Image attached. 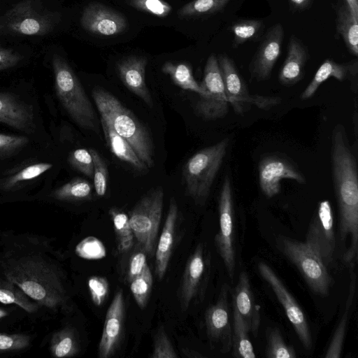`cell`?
Listing matches in <instances>:
<instances>
[{
  "mask_svg": "<svg viewBox=\"0 0 358 358\" xmlns=\"http://www.w3.org/2000/svg\"><path fill=\"white\" fill-rule=\"evenodd\" d=\"M136 244L133 233L117 238V249L120 255H124L132 250Z\"/></svg>",
  "mask_w": 358,
  "mask_h": 358,
  "instance_id": "50",
  "label": "cell"
},
{
  "mask_svg": "<svg viewBox=\"0 0 358 358\" xmlns=\"http://www.w3.org/2000/svg\"><path fill=\"white\" fill-rule=\"evenodd\" d=\"M0 302L16 304L28 313H34L38 309L36 303H32L18 286L7 279L0 280Z\"/></svg>",
  "mask_w": 358,
  "mask_h": 358,
  "instance_id": "34",
  "label": "cell"
},
{
  "mask_svg": "<svg viewBox=\"0 0 358 358\" xmlns=\"http://www.w3.org/2000/svg\"><path fill=\"white\" fill-rule=\"evenodd\" d=\"M250 329L235 308L233 307L232 355L238 358H255L253 345L249 337Z\"/></svg>",
  "mask_w": 358,
  "mask_h": 358,
  "instance_id": "27",
  "label": "cell"
},
{
  "mask_svg": "<svg viewBox=\"0 0 358 358\" xmlns=\"http://www.w3.org/2000/svg\"><path fill=\"white\" fill-rule=\"evenodd\" d=\"M219 231L215 236L217 252L233 280L236 268L234 210L232 186L228 176L224 179L218 199Z\"/></svg>",
  "mask_w": 358,
  "mask_h": 358,
  "instance_id": "11",
  "label": "cell"
},
{
  "mask_svg": "<svg viewBox=\"0 0 358 358\" xmlns=\"http://www.w3.org/2000/svg\"><path fill=\"white\" fill-rule=\"evenodd\" d=\"M92 96L100 114L115 132L132 147L140 159L150 169L155 166L154 144L151 135L140 120L113 94L95 87Z\"/></svg>",
  "mask_w": 358,
  "mask_h": 358,
  "instance_id": "3",
  "label": "cell"
},
{
  "mask_svg": "<svg viewBox=\"0 0 358 358\" xmlns=\"http://www.w3.org/2000/svg\"><path fill=\"white\" fill-rule=\"evenodd\" d=\"M332 178L337 200L341 238L350 237L344 260L354 265L358 251V172L356 157L351 150L342 124L335 125L331 134Z\"/></svg>",
  "mask_w": 358,
  "mask_h": 358,
  "instance_id": "1",
  "label": "cell"
},
{
  "mask_svg": "<svg viewBox=\"0 0 358 358\" xmlns=\"http://www.w3.org/2000/svg\"><path fill=\"white\" fill-rule=\"evenodd\" d=\"M336 29L350 52L357 57L358 21L353 17L345 3L341 5L338 10Z\"/></svg>",
  "mask_w": 358,
  "mask_h": 358,
  "instance_id": "28",
  "label": "cell"
},
{
  "mask_svg": "<svg viewBox=\"0 0 358 358\" xmlns=\"http://www.w3.org/2000/svg\"><path fill=\"white\" fill-rule=\"evenodd\" d=\"M59 20V13L48 10L39 0H22L0 14V35L45 36Z\"/></svg>",
  "mask_w": 358,
  "mask_h": 358,
  "instance_id": "6",
  "label": "cell"
},
{
  "mask_svg": "<svg viewBox=\"0 0 358 358\" xmlns=\"http://www.w3.org/2000/svg\"><path fill=\"white\" fill-rule=\"evenodd\" d=\"M131 7L153 15L164 17L172 11L171 6L164 0H127Z\"/></svg>",
  "mask_w": 358,
  "mask_h": 358,
  "instance_id": "43",
  "label": "cell"
},
{
  "mask_svg": "<svg viewBox=\"0 0 358 358\" xmlns=\"http://www.w3.org/2000/svg\"><path fill=\"white\" fill-rule=\"evenodd\" d=\"M22 59L23 56L15 50L0 45V71L16 66Z\"/></svg>",
  "mask_w": 358,
  "mask_h": 358,
  "instance_id": "49",
  "label": "cell"
},
{
  "mask_svg": "<svg viewBox=\"0 0 358 358\" xmlns=\"http://www.w3.org/2000/svg\"><path fill=\"white\" fill-rule=\"evenodd\" d=\"M231 0H193L180 8V18L198 17L222 10Z\"/></svg>",
  "mask_w": 358,
  "mask_h": 358,
  "instance_id": "35",
  "label": "cell"
},
{
  "mask_svg": "<svg viewBox=\"0 0 358 358\" xmlns=\"http://www.w3.org/2000/svg\"><path fill=\"white\" fill-rule=\"evenodd\" d=\"M260 275L270 285L276 298L283 307L285 313L295 330L301 344L309 350L312 346V338L306 317L293 296L283 282L266 263L258 264Z\"/></svg>",
  "mask_w": 358,
  "mask_h": 358,
  "instance_id": "13",
  "label": "cell"
},
{
  "mask_svg": "<svg viewBox=\"0 0 358 358\" xmlns=\"http://www.w3.org/2000/svg\"><path fill=\"white\" fill-rule=\"evenodd\" d=\"M327 266L333 261L336 248L334 216L331 203L323 200L318 204L308 229L305 242Z\"/></svg>",
  "mask_w": 358,
  "mask_h": 358,
  "instance_id": "14",
  "label": "cell"
},
{
  "mask_svg": "<svg viewBox=\"0 0 358 358\" xmlns=\"http://www.w3.org/2000/svg\"><path fill=\"white\" fill-rule=\"evenodd\" d=\"M50 350L56 357H71L78 353V343L73 329L65 327L55 332L51 339Z\"/></svg>",
  "mask_w": 358,
  "mask_h": 358,
  "instance_id": "32",
  "label": "cell"
},
{
  "mask_svg": "<svg viewBox=\"0 0 358 358\" xmlns=\"http://www.w3.org/2000/svg\"><path fill=\"white\" fill-rule=\"evenodd\" d=\"M52 166V164L45 162L29 165L7 178L3 187L4 189H10L19 182L36 178L50 169Z\"/></svg>",
  "mask_w": 358,
  "mask_h": 358,
  "instance_id": "39",
  "label": "cell"
},
{
  "mask_svg": "<svg viewBox=\"0 0 358 358\" xmlns=\"http://www.w3.org/2000/svg\"><path fill=\"white\" fill-rule=\"evenodd\" d=\"M178 218V204L176 199L172 197L169 201L167 215L155 252V274L159 280L164 277L172 255Z\"/></svg>",
  "mask_w": 358,
  "mask_h": 358,
  "instance_id": "23",
  "label": "cell"
},
{
  "mask_svg": "<svg viewBox=\"0 0 358 358\" xmlns=\"http://www.w3.org/2000/svg\"><path fill=\"white\" fill-rule=\"evenodd\" d=\"M8 315V313L6 310H5L2 308H0V319L7 316Z\"/></svg>",
  "mask_w": 358,
  "mask_h": 358,
  "instance_id": "54",
  "label": "cell"
},
{
  "mask_svg": "<svg viewBox=\"0 0 358 358\" xmlns=\"http://www.w3.org/2000/svg\"><path fill=\"white\" fill-rule=\"evenodd\" d=\"M52 65L56 94L65 110L80 127L99 133L96 112L72 68L57 54Z\"/></svg>",
  "mask_w": 358,
  "mask_h": 358,
  "instance_id": "4",
  "label": "cell"
},
{
  "mask_svg": "<svg viewBox=\"0 0 358 358\" xmlns=\"http://www.w3.org/2000/svg\"><path fill=\"white\" fill-rule=\"evenodd\" d=\"M258 178L260 189L268 198L279 194L282 179L306 183L305 177L297 166L287 157L278 155L265 156L259 161Z\"/></svg>",
  "mask_w": 358,
  "mask_h": 358,
  "instance_id": "15",
  "label": "cell"
},
{
  "mask_svg": "<svg viewBox=\"0 0 358 358\" xmlns=\"http://www.w3.org/2000/svg\"><path fill=\"white\" fill-rule=\"evenodd\" d=\"M109 215L113 223L117 238L132 233L129 216L120 209L113 207L109 210Z\"/></svg>",
  "mask_w": 358,
  "mask_h": 358,
  "instance_id": "48",
  "label": "cell"
},
{
  "mask_svg": "<svg viewBox=\"0 0 358 358\" xmlns=\"http://www.w3.org/2000/svg\"><path fill=\"white\" fill-rule=\"evenodd\" d=\"M313 0H287L290 7L296 10H301L308 8Z\"/></svg>",
  "mask_w": 358,
  "mask_h": 358,
  "instance_id": "51",
  "label": "cell"
},
{
  "mask_svg": "<svg viewBox=\"0 0 358 358\" xmlns=\"http://www.w3.org/2000/svg\"><path fill=\"white\" fill-rule=\"evenodd\" d=\"M148 59L143 57L129 56L117 64L119 77L124 86L148 106L152 107L151 94L145 83V68Z\"/></svg>",
  "mask_w": 358,
  "mask_h": 358,
  "instance_id": "22",
  "label": "cell"
},
{
  "mask_svg": "<svg viewBox=\"0 0 358 358\" xmlns=\"http://www.w3.org/2000/svg\"><path fill=\"white\" fill-rule=\"evenodd\" d=\"M0 123L32 134L36 130L34 107L15 95L0 92Z\"/></svg>",
  "mask_w": 358,
  "mask_h": 358,
  "instance_id": "20",
  "label": "cell"
},
{
  "mask_svg": "<svg viewBox=\"0 0 358 358\" xmlns=\"http://www.w3.org/2000/svg\"><path fill=\"white\" fill-rule=\"evenodd\" d=\"M210 256L202 243L189 257L180 280L178 296L182 311L205 291L210 271Z\"/></svg>",
  "mask_w": 358,
  "mask_h": 358,
  "instance_id": "12",
  "label": "cell"
},
{
  "mask_svg": "<svg viewBox=\"0 0 358 358\" xmlns=\"http://www.w3.org/2000/svg\"><path fill=\"white\" fill-rule=\"evenodd\" d=\"M164 193L162 186L149 189L136 203L129 214V223L136 243L150 259L155 256L160 227Z\"/></svg>",
  "mask_w": 358,
  "mask_h": 358,
  "instance_id": "7",
  "label": "cell"
},
{
  "mask_svg": "<svg viewBox=\"0 0 358 358\" xmlns=\"http://www.w3.org/2000/svg\"><path fill=\"white\" fill-rule=\"evenodd\" d=\"M78 256L88 260L100 259L106 255L103 243L94 236H87L83 239L75 248Z\"/></svg>",
  "mask_w": 358,
  "mask_h": 358,
  "instance_id": "40",
  "label": "cell"
},
{
  "mask_svg": "<svg viewBox=\"0 0 358 358\" xmlns=\"http://www.w3.org/2000/svg\"><path fill=\"white\" fill-rule=\"evenodd\" d=\"M182 354L187 357L195 358V357H203V355L197 351L189 349L188 348H182Z\"/></svg>",
  "mask_w": 358,
  "mask_h": 358,
  "instance_id": "53",
  "label": "cell"
},
{
  "mask_svg": "<svg viewBox=\"0 0 358 358\" xmlns=\"http://www.w3.org/2000/svg\"><path fill=\"white\" fill-rule=\"evenodd\" d=\"M358 62L357 59L338 63L331 59H326L320 66L313 79L301 92L300 99L307 100L315 95L320 86L330 78L339 81L349 80L352 90L357 89Z\"/></svg>",
  "mask_w": 358,
  "mask_h": 358,
  "instance_id": "21",
  "label": "cell"
},
{
  "mask_svg": "<svg viewBox=\"0 0 358 358\" xmlns=\"http://www.w3.org/2000/svg\"><path fill=\"white\" fill-rule=\"evenodd\" d=\"M6 278L42 306L56 309L67 302L62 276L51 264L36 257H24L8 264Z\"/></svg>",
  "mask_w": 358,
  "mask_h": 358,
  "instance_id": "2",
  "label": "cell"
},
{
  "mask_svg": "<svg viewBox=\"0 0 358 358\" xmlns=\"http://www.w3.org/2000/svg\"><path fill=\"white\" fill-rule=\"evenodd\" d=\"M88 289L92 303L101 306L105 302L109 293V282L101 276L94 275L88 280Z\"/></svg>",
  "mask_w": 358,
  "mask_h": 358,
  "instance_id": "44",
  "label": "cell"
},
{
  "mask_svg": "<svg viewBox=\"0 0 358 358\" xmlns=\"http://www.w3.org/2000/svg\"><path fill=\"white\" fill-rule=\"evenodd\" d=\"M229 145V138H223L196 152L185 162L182 169L185 194L196 204L203 205L207 201Z\"/></svg>",
  "mask_w": 358,
  "mask_h": 358,
  "instance_id": "5",
  "label": "cell"
},
{
  "mask_svg": "<svg viewBox=\"0 0 358 358\" xmlns=\"http://www.w3.org/2000/svg\"><path fill=\"white\" fill-rule=\"evenodd\" d=\"M68 162L74 169L93 178V161L89 150L78 148L71 151L68 157Z\"/></svg>",
  "mask_w": 358,
  "mask_h": 358,
  "instance_id": "42",
  "label": "cell"
},
{
  "mask_svg": "<svg viewBox=\"0 0 358 358\" xmlns=\"http://www.w3.org/2000/svg\"><path fill=\"white\" fill-rule=\"evenodd\" d=\"M229 289L227 283L223 284L216 302L210 306L205 313L208 337L211 343L220 345L222 353L229 352L232 345V324L228 303Z\"/></svg>",
  "mask_w": 358,
  "mask_h": 358,
  "instance_id": "16",
  "label": "cell"
},
{
  "mask_svg": "<svg viewBox=\"0 0 358 358\" xmlns=\"http://www.w3.org/2000/svg\"><path fill=\"white\" fill-rule=\"evenodd\" d=\"M284 29L280 23L271 26L264 35L250 64V78L257 81L268 80L280 53Z\"/></svg>",
  "mask_w": 358,
  "mask_h": 358,
  "instance_id": "18",
  "label": "cell"
},
{
  "mask_svg": "<svg viewBox=\"0 0 358 358\" xmlns=\"http://www.w3.org/2000/svg\"><path fill=\"white\" fill-rule=\"evenodd\" d=\"M264 23L260 20H240L231 26L232 48H236L247 41H256L262 34Z\"/></svg>",
  "mask_w": 358,
  "mask_h": 358,
  "instance_id": "33",
  "label": "cell"
},
{
  "mask_svg": "<svg viewBox=\"0 0 358 358\" xmlns=\"http://www.w3.org/2000/svg\"><path fill=\"white\" fill-rule=\"evenodd\" d=\"M152 283V274L148 265L141 275L130 282L131 292L136 304L141 310L145 308L148 304Z\"/></svg>",
  "mask_w": 358,
  "mask_h": 358,
  "instance_id": "37",
  "label": "cell"
},
{
  "mask_svg": "<svg viewBox=\"0 0 358 358\" xmlns=\"http://www.w3.org/2000/svg\"><path fill=\"white\" fill-rule=\"evenodd\" d=\"M350 292L342 317L334 332L331 342L324 355L325 358H339L343 350L345 336L347 330L349 310L353 300L355 290V273H351Z\"/></svg>",
  "mask_w": 358,
  "mask_h": 358,
  "instance_id": "30",
  "label": "cell"
},
{
  "mask_svg": "<svg viewBox=\"0 0 358 358\" xmlns=\"http://www.w3.org/2000/svg\"><path fill=\"white\" fill-rule=\"evenodd\" d=\"M94 166V188L99 196H103L108 185V169L106 161L94 148H90Z\"/></svg>",
  "mask_w": 358,
  "mask_h": 358,
  "instance_id": "38",
  "label": "cell"
},
{
  "mask_svg": "<svg viewBox=\"0 0 358 358\" xmlns=\"http://www.w3.org/2000/svg\"><path fill=\"white\" fill-rule=\"evenodd\" d=\"M100 123L107 145L114 155L138 171L145 172L149 169L138 157L131 145L115 132L108 120L100 116Z\"/></svg>",
  "mask_w": 358,
  "mask_h": 358,
  "instance_id": "26",
  "label": "cell"
},
{
  "mask_svg": "<svg viewBox=\"0 0 358 358\" xmlns=\"http://www.w3.org/2000/svg\"><path fill=\"white\" fill-rule=\"evenodd\" d=\"M204 94L195 104L196 114L205 120L220 119L229 112V103L217 56L211 54L205 64L200 84Z\"/></svg>",
  "mask_w": 358,
  "mask_h": 358,
  "instance_id": "10",
  "label": "cell"
},
{
  "mask_svg": "<svg viewBox=\"0 0 358 358\" xmlns=\"http://www.w3.org/2000/svg\"><path fill=\"white\" fill-rule=\"evenodd\" d=\"M353 17L358 21V0H345Z\"/></svg>",
  "mask_w": 358,
  "mask_h": 358,
  "instance_id": "52",
  "label": "cell"
},
{
  "mask_svg": "<svg viewBox=\"0 0 358 358\" xmlns=\"http://www.w3.org/2000/svg\"><path fill=\"white\" fill-rule=\"evenodd\" d=\"M126 317L123 292L119 289L106 311L101 336L98 345V357L110 358L118 351L122 341Z\"/></svg>",
  "mask_w": 358,
  "mask_h": 358,
  "instance_id": "17",
  "label": "cell"
},
{
  "mask_svg": "<svg viewBox=\"0 0 358 358\" xmlns=\"http://www.w3.org/2000/svg\"><path fill=\"white\" fill-rule=\"evenodd\" d=\"M80 22L87 31L102 36L118 35L124 31L128 26L124 15L99 3L87 5Z\"/></svg>",
  "mask_w": 358,
  "mask_h": 358,
  "instance_id": "19",
  "label": "cell"
},
{
  "mask_svg": "<svg viewBox=\"0 0 358 358\" xmlns=\"http://www.w3.org/2000/svg\"><path fill=\"white\" fill-rule=\"evenodd\" d=\"M309 54L305 45L295 36L289 38L287 57L279 71L278 80L284 86H292L304 76Z\"/></svg>",
  "mask_w": 358,
  "mask_h": 358,
  "instance_id": "25",
  "label": "cell"
},
{
  "mask_svg": "<svg viewBox=\"0 0 358 358\" xmlns=\"http://www.w3.org/2000/svg\"><path fill=\"white\" fill-rule=\"evenodd\" d=\"M162 71L169 75L172 81L182 90L192 91L199 96L204 94L200 84L195 80L189 64L167 62L163 64Z\"/></svg>",
  "mask_w": 358,
  "mask_h": 358,
  "instance_id": "29",
  "label": "cell"
},
{
  "mask_svg": "<svg viewBox=\"0 0 358 358\" xmlns=\"http://www.w3.org/2000/svg\"><path fill=\"white\" fill-rule=\"evenodd\" d=\"M217 58L229 105L237 114H243L251 106L268 110L281 102V99L278 96L250 94L234 62L225 54H220Z\"/></svg>",
  "mask_w": 358,
  "mask_h": 358,
  "instance_id": "9",
  "label": "cell"
},
{
  "mask_svg": "<svg viewBox=\"0 0 358 358\" xmlns=\"http://www.w3.org/2000/svg\"><path fill=\"white\" fill-rule=\"evenodd\" d=\"M129 259L127 280L130 282L134 278L142 273L148 266L147 255L136 243Z\"/></svg>",
  "mask_w": 358,
  "mask_h": 358,
  "instance_id": "45",
  "label": "cell"
},
{
  "mask_svg": "<svg viewBox=\"0 0 358 358\" xmlns=\"http://www.w3.org/2000/svg\"><path fill=\"white\" fill-rule=\"evenodd\" d=\"M94 185L89 181L76 178L55 189L51 196L59 201H82L92 199Z\"/></svg>",
  "mask_w": 358,
  "mask_h": 358,
  "instance_id": "31",
  "label": "cell"
},
{
  "mask_svg": "<svg viewBox=\"0 0 358 358\" xmlns=\"http://www.w3.org/2000/svg\"><path fill=\"white\" fill-rule=\"evenodd\" d=\"M266 357L268 358H295L296 352L292 346L284 341L280 331L276 328H268L266 333Z\"/></svg>",
  "mask_w": 358,
  "mask_h": 358,
  "instance_id": "36",
  "label": "cell"
},
{
  "mask_svg": "<svg viewBox=\"0 0 358 358\" xmlns=\"http://www.w3.org/2000/svg\"><path fill=\"white\" fill-rule=\"evenodd\" d=\"M29 336L22 334L0 333V352L20 350L29 345Z\"/></svg>",
  "mask_w": 358,
  "mask_h": 358,
  "instance_id": "46",
  "label": "cell"
},
{
  "mask_svg": "<svg viewBox=\"0 0 358 358\" xmlns=\"http://www.w3.org/2000/svg\"><path fill=\"white\" fill-rule=\"evenodd\" d=\"M151 358H177L178 355L164 327L159 326L153 340V348Z\"/></svg>",
  "mask_w": 358,
  "mask_h": 358,
  "instance_id": "41",
  "label": "cell"
},
{
  "mask_svg": "<svg viewBox=\"0 0 358 358\" xmlns=\"http://www.w3.org/2000/svg\"><path fill=\"white\" fill-rule=\"evenodd\" d=\"M233 307L247 323L250 332L257 336L261 322L248 273L242 271L233 293Z\"/></svg>",
  "mask_w": 358,
  "mask_h": 358,
  "instance_id": "24",
  "label": "cell"
},
{
  "mask_svg": "<svg viewBox=\"0 0 358 358\" xmlns=\"http://www.w3.org/2000/svg\"><path fill=\"white\" fill-rule=\"evenodd\" d=\"M280 246L285 255L298 268L311 290L318 294L327 295L332 278L320 257L305 242L282 237Z\"/></svg>",
  "mask_w": 358,
  "mask_h": 358,
  "instance_id": "8",
  "label": "cell"
},
{
  "mask_svg": "<svg viewBox=\"0 0 358 358\" xmlns=\"http://www.w3.org/2000/svg\"><path fill=\"white\" fill-rule=\"evenodd\" d=\"M29 143V138L24 136L0 134V156L12 154Z\"/></svg>",
  "mask_w": 358,
  "mask_h": 358,
  "instance_id": "47",
  "label": "cell"
}]
</instances>
